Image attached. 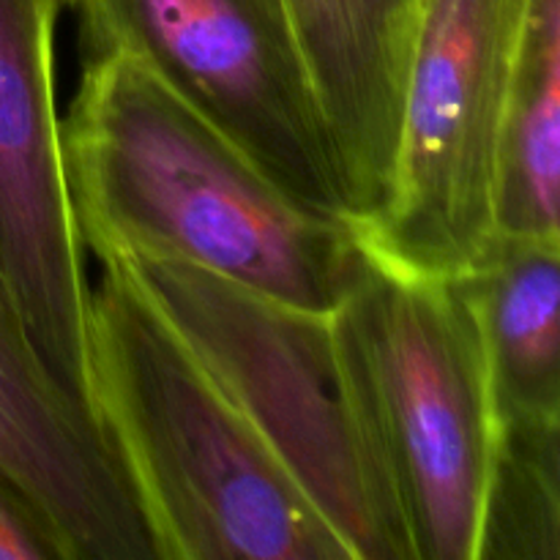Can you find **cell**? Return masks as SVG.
I'll return each mask as SVG.
<instances>
[{"label":"cell","instance_id":"cell-6","mask_svg":"<svg viewBox=\"0 0 560 560\" xmlns=\"http://www.w3.org/2000/svg\"><path fill=\"white\" fill-rule=\"evenodd\" d=\"M82 63L129 55L279 189L350 222L284 0H66Z\"/></svg>","mask_w":560,"mask_h":560},{"label":"cell","instance_id":"cell-13","mask_svg":"<svg viewBox=\"0 0 560 560\" xmlns=\"http://www.w3.org/2000/svg\"><path fill=\"white\" fill-rule=\"evenodd\" d=\"M0 560H63L47 525L0 479Z\"/></svg>","mask_w":560,"mask_h":560},{"label":"cell","instance_id":"cell-12","mask_svg":"<svg viewBox=\"0 0 560 560\" xmlns=\"http://www.w3.org/2000/svg\"><path fill=\"white\" fill-rule=\"evenodd\" d=\"M560 427L501 430L479 560H558Z\"/></svg>","mask_w":560,"mask_h":560},{"label":"cell","instance_id":"cell-10","mask_svg":"<svg viewBox=\"0 0 560 560\" xmlns=\"http://www.w3.org/2000/svg\"><path fill=\"white\" fill-rule=\"evenodd\" d=\"M459 284L479 323L501 430L560 427V238L495 233Z\"/></svg>","mask_w":560,"mask_h":560},{"label":"cell","instance_id":"cell-1","mask_svg":"<svg viewBox=\"0 0 560 560\" xmlns=\"http://www.w3.org/2000/svg\"><path fill=\"white\" fill-rule=\"evenodd\" d=\"M60 164L77 235L102 262H189L320 315L353 279V224L293 200L129 55L82 63Z\"/></svg>","mask_w":560,"mask_h":560},{"label":"cell","instance_id":"cell-4","mask_svg":"<svg viewBox=\"0 0 560 560\" xmlns=\"http://www.w3.org/2000/svg\"><path fill=\"white\" fill-rule=\"evenodd\" d=\"M222 383L348 560H410L339 353L331 312L175 260H126Z\"/></svg>","mask_w":560,"mask_h":560},{"label":"cell","instance_id":"cell-9","mask_svg":"<svg viewBox=\"0 0 560 560\" xmlns=\"http://www.w3.org/2000/svg\"><path fill=\"white\" fill-rule=\"evenodd\" d=\"M421 0H284L342 186L366 230L386 208Z\"/></svg>","mask_w":560,"mask_h":560},{"label":"cell","instance_id":"cell-5","mask_svg":"<svg viewBox=\"0 0 560 560\" xmlns=\"http://www.w3.org/2000/svg\"><path fill=\"white\" fill-rule=\"evenodd\" d=\"M528 0H421L392 195L361 244L438 279L474 271L498 233V153Z\"/></svg>","mask_w":560,"mask_h":560},{"label":"cell","instance_id":"cell-8","mask_svg":"<svg viewBox=\"0 0 560 560\" xmlns=\"http://www.w3.org/2000/svg\"><path fill=\"white\" fill-rule=\"evenodd\" d=\"M0 479L63 560H156L113 441L38 361L0 255Z\"/></svg>","mask_w":560,"mask_h":560},{"label":"cell","instance_id":"cell-7","mask_svg":"<svg viewBox=\"0 0 560 560\" xmlns=\"http://www.w3.org/2000/svg\"><path fill=\"white\" fill-rule=\"evenodd\" d=\"M63 5L0 0V255L38 361L77 408L98 419L88 342L93 288L66 195L55 102Z\"/></svg>","mask_w":560,"mask_h":560},{"label":"cell","instance_id":"cell-11","mask_svg":"<svg viewBox=\"0 0 560 560\" xmlns=\"http://www.w3.org/2000/svg\"><path fill=\"white\" fill-rule=\"evenodd\" d=\"M501 235L560 238V0H528L498 153Z\"/></svg>","mask_w":560,"mask_h":560},{"label":"cell","instance_id":"cell-2","mask_svg":"<svg viewBox=\"0 0 560 560\" xmlns=\"http://www.w3.org/2000/svg\"><path fill=\"white\" fill-rule=\"evenodd\" d=\"M91 290L93 408L156 560H348L126 260Z\"/></svg>","mask_w":560,"mask_h":560},{"label":"cell","instance_id":"cell-3","mask_svg":"<svg viewBox=\"0 0 560 560\" xmlns=\"http://www.w3.org/2000/svg\"><path fill=\"white\" fill-rule=\"evenodd\" d=\"M331 323L410 560H479L501 419L459 279L392 266L361 244Z\"/></svg>","mask_w":560,"mask_h":560}]
</instances>
